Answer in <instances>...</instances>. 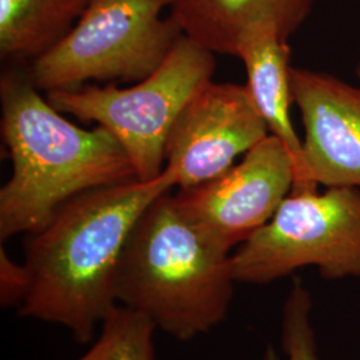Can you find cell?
I'll return each mask as SVG.
<instances>
[{
    "label": "cell",
    "mask_w": 360,
    "mask_h": 360,
    "mask_svg": "<svg viewBox=\"0 0 360 360\" xmlns=\"http://www.w3.org/2000/svg\"><path fill=\"white\" fill-rule=\"evenodd\" d=\"M176 187L168 169L154 180H132L80 193L51 220L28 233L22 316L60 324L80 343L94 339L115 311L116 275L129 233L143 212Z\"/></svg>",
    "instance_id": "6da1fadb"
},
{
    "label": "cell",
    "mask_w": 360,
    "mask_h": 360,
    "mask_svg": "<svg viewBox=\"0 0 360 360\" xmlns=\"http://www.w3.org/2000/svg\"><path fill=\"white\" fill-rule=\"evenodd\" d=\"M27 67L0 77L1 138L13 174L0 190V239L41 230L80 193L136 179L123 147L102 126L83 129L44 99Z\"/></svg>",
    "instance_id": "7a4b0ae2"
},
{
    "label": "cell",
    "mask_w": 360,
    "mask_h": 360,
    "mask_svg": "<svg viewBox=\"0 0 360 360\" xmlns=\"http://www.w3.org/2000/svg\"><path fill=\"white\" fill-rule=\"evenodd\" d=\"M235 282L231 251L186 212L176 195L166 193L129 233L116 300L186 342L226 318Z\"/></svg>",
    "instance_id": "3957f363"
},
{
    "label": "cell",
    "mask_w": 360,
    "mask_h": 360,
    "mask_svg": "<svg viewBox=\"0 0 360 360\" xmlns=\"http://www.w3.org/2000/svg\"><path fill=\"white\" fill-rule=\"evenodd\" d=\"M214 55L183 35L163 65L132 87L82 86L50 91L46 99L62 114L108 129L129 156L136 179L150 181L165 171V148L175 120L211 82Z\"/></svg>",
    "instance_id": "277c9868"
},
{
    "label": "cell",
    "mask_w": 360,
    "mask_h": 360,
    "mask_svg": "<svg viewBox=\"0 0 360 360\" xmlns=\"http://www.w3.org/2000/svg\"><path fill=\"white\" fill-rule=\"evenodd\" d=\"M171 0H91L77 26L28 70L40 91L72 90L86 82L138 83L150 77L184 34L162 18Z\"/></svg>",
    "instance_id": "5b68a950"
},
{
    "label": "cell",
    "mask_w": 360,
    "mask_h": 360,
    "mask_svg": "<svg viewBox=\"0 0 360 360\" xmlns=\"http://www.w3.org/2000/svg\"><path fill=\"white\" fill-rule=\"evenodd\" d=\"M326 279L360 276V188L294 193L232 254L236 282L264 284L302 267Z\"/></svg>",
    "instance_id": "8992f818"
},
{
    "label": "cell",
    "mask_w": 360,
    "mask_h": 360,
    "mask_svg": "<svg viewBox=\"0 0 360 360\" xmlns=\"http://www.w3.org/2000/svg\"><path fill=\"white\" fill-rule=\"evenodd\" d=\"M270 135L247 87L212 80L184 107L169 131L165 162L179 190L215 179Z\"/></svg>",
    "instance_id": "52a82bcc"
},
{
    "label": "cell",
    "mask_w": 360,
    "mask_h": 360,
    "mask_svg": "<svg viewBox=\"0 0 360 360\" xmlns=\"http://www.w3.org/2000/svg\"><path fill=\"white\" fill-rule=\"evenodd\" d=\"M294 181L291 156L270 134L239 165L205 184L179 190L176 198L198 224L231 251L274 217Z\"/></svg>",
    "instance_id": "ba28073f"
},
{
    "label": "cell",
    "mask_w": 360,
    "mask_h": 360,
    "mask_svg": "<svg viewBox=\"0 0 360 360\" xmlns=\"http://www.w3.org/2000/svg\"><path fill=\"white\" fill-rule=\"evenodd\" d=\"M291 92L303 122L311 179L326 188H360V87L291 67Z\"/></svg>",
    "instance_id": "9c48e42d"
},
{
    "label": "cell",
    "mask_w": 360,
    "mask_h": 360,
    "mask_svg": "<svg viewBox=\"0 0 360 360\" xmlns=\"http://www.w3.org/2000/svg\"><path fill=\"white\" fill-rule=\"evenodd\" d=\"M236 56L247 71V91L271 135L283 143L295 171L292 191H318L311 179L303 153V141L297 136L290 117L291 67L290 47L276 28L270 25L251 27L242 35Z\"/></svg>",
    "instance_id": "30bf717a"
},
{
    "label": "cell",
    "mask_w": 360,
    "mask_h": 360,
    "mask_svg": "<svg viewBox=\"0 0 360 360\" xmlns=\"http://www.w3.org/2000/svg\"><path fill=\"white\" fill-rule=\"evenodd\" d=\"M314 0H171L169 15L184 35L214 53L236 56L242 35L270 25L284 40L302 27Z\"/></svg>",
    "instance_id": "8fae6325"
},
{
    "label": "cell",
    "mask_w": 360,
    "mask_h": 360,
    "mask_svg": "<svg viewBox=\"0 0 360 360\" xmlns=\"http://www.w3.org/2000/svg\"><path fill=\"white\" fill-rule=\"evenodd\" d=\"M91 0H0V58L30 67L77 26Z\"/></svg>",
    "instance_id": "7c38bea8"
},
{
    "label": "cell",
    "mask_w": 360,
    "mask_h": 360,
    "mask_svg": "<svg viewBox=\"0 0 360 360\" xmlns=\"http://www.w3.org/2000/svg\"><path fill=\"white\" fill-rule=\"evenodd\" d=\"M156 327L141 314L117 306L102 324V334L77 360H158Z\"/></svg>",
    "instance_id": "4fadbf2b"
},
{
    "label": "cell",
    "mask_w": 360,
    "mask_h": 360,
    "mask_svg": "<svg viewBox=\"0 0 360 360\" xmlns=\"http://www.w3.org/2000/svg\"><path fill=\"white\" fill-rule=\"evenodd\" d=\"M312 300L309 290L295 281L284 303L282 346L288 360H321L311 324ZM260 360H279L274 348H267Z\"/></svg>",
    "instance_id": "5bb4252c"
},
{
    "label": "cell",
    "mask_w": 360,
    "mask_h": 360,
    "mask_svg": "<svg viewBox=\"0 0 360 360\" xmlns=\"http://www.w3.org/2000/svg\"><path fill=\"white\" fill-rule=\"evenodd\" d=\"M0 285L1 304L6 307L16 306L19 309L28 287L26 269L23 264L13 263L3 248L0 252Z\"/></svg>",
    "instance_id": "9a60e30c"
},
{
    "label": "cell",
    "mask_w": 360,
    "mask_h": 360,
    "mask_svg": "<svg viewBox=\"0 0 360 360\" xmlns=\"http://www.w3.org/2000/svg\"><path fill=\"white\" fill-rule=\"evenodd\" d=\"M356 77H359L360 80V60L359 63H358V65H356Z\"/></svg>",
    "instance_id": "2e32d148"
}]
</instances>
